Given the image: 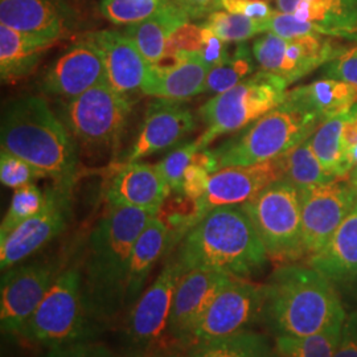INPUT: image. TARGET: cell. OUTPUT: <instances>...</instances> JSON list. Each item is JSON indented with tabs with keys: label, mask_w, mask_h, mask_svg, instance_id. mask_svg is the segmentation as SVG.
<instances>
[{
	"label": "cell",
	"mask_w": 357,
	"mask_h": 357,
	"mask_svg": "<svg viewBox=\"0 0 357 357\" xmlns=\"http://www.w3.org/2000/svg\"><path fill=\"white\" fill-rule=\"evenodd\" d=\"M230 278L231 275L197 268L181 275L174 295L167 330L174 340L191 343L199 321Z\"/></svg>",
	"instance_id": "18"
},
{
	"label": "cell",
	"mask_w": 357,
	"mask_h": 357,
	"mask_svg": "<svg viewBox=\"0 0 357 357\" xmlns=\"http://www.w3.org/2000/svg\"><path fill=\"white\" fill-rule=\"evenodd\" d=\"M197 151H199V147L196 142H192L167 155L166 158L158 165L171 191L175 193H183V178H184L185 169L191 165L192 158Z\"/></svg>",
	"instance_id": "41"
},
{
	"label": "cell",
	"mask_w": 357,
	"mask_h": 357,
	"mask_svg": "<svg viewBox=\"0 0 357 357\" xmlns=\"http://www.w3.org/2000/svg\"><path fill=\"white\" fill-rule=\"evenodd\" d=\"M349 178H351V181H352V184L355 185V188H356L357 191V168L356 169H354V171H352V174H351Z\"/></svg>",
	"instance_id": "51"
},
{
	"label": "cell",
	"mask_w": 357,
	"mask_h": 357,
	"mask_svg": "<svg viewBox=\"0 0 357 357\" xmlns=\"http://www.w3.org/2000/svg\"><path fill=\"white\" fill-rule=\"evenodd\" d=\"M268 259L241 205L209 211L181 240L176 255L184 273L197 268L246 280L261 274Z\"/></svg>",
	"instance_id": "3"
},
{
	"label": "cell",
	"mask_w": 357,
	"mask_h": 357,
	"mask_svg": "<svg viewBox=\"0 0 357 357\" xmlns=\"http://www.w3.org/2000/svg\"><path fill=\"white\" fill-rule=\"evenodd\" d=\"M59 274V265L52 261H35L4 271L0 284L3 333L17 335L22 331Z\"/></svg>",
	"instance_id": "13"
},
{
	"label": "cell",
	"mask_w": 357,
	"mask_h": 357,
	"mask_svg": "<svg viewBox=\"0 0 357 357\" xmlns=\"http://www.w3.org/2000/svg\"><path fill=\"white\" fill-rule=\"evenodd\" d=\"M0 143L1 150L20 156L70 195L77 176L76 149L64 122L41 97L26 96L6 106Z\"/></svg>",
	"instance_id": "4"
},
{
	"label": "cell",
	"mask_w": 357,
	"mask_h": 357,
	"mask_svg": "<svg viewBox=\"0 0 357 357\" xmlns=\"http://www.w3.org/2000/svg\"><path fill=\"white\" fill-rule=\"evenodd\" d=\"M169 0H102L101 13L116 26H132L153 16Z\"/></svg>",
	"instance_id": "38"
},
{
	"label": "cell",
	"mask_w": 357,
	"mask_h": 357,
	"mask_svg": "<svg viewBox=\"0 0 357 357\" xmlns=\"http://www.w3.org/2000/svg\"><path fill=\"white\" fill-rule=\"evenodd\" d=\"M203 26L211 29L225 43H243L262 32L261 22L243 15L217 10L211 13Z\"/></svg>",
	"instance_id": "37"
},
{
	"label": "cell",
	"mask_w": 357,
	"mask_h": 357,
	"mask_svg": "<svg viewBox=\"0 0 357 357\" xmlns=\"http://www.w3.org/2000/svg\"><path fill=\"white\" fill-rule=\"evenodd\" d=\"M344 114L336 115L321 122L310 137L311 146L320 163L337 178H348L343 165L342 132L344 126Z\"/></svg>",
	"instance_id": "34"
},
{
	"label": "cell",
	"mask_w": 357,
	"mask_h": 357,
	"mask_svg": "<svg viewBox=\"0 0 357 357\" xmlns=\"http://www.w3.org/2000/svg\"><path fill=\"white\" fill-rule=\"evenodd\" d=\"M241 206L252 220L268 259L282 265L305 259L301 193L291 183L281 178Z\"/></svg>",
	"instance_id": "8"
},
{
	"label": "cell",
	"mask_w": 357,
	"mask_h": 357,
	"mask_svg": "<svg viewBox=\"0 0 357 357\" xmlns=\"http://www.w3.org/2000/svg\"><path fill=\"white\" fill-rule=\"evenodd\" d=\"M281 178L282 155L258 165L222 168L211 175L208 190L199 199L202 213L205 216L215 208L245 204Z\"/></svg>",
	"instance_id": "17"
},
{
	"label": "cell",
	"mask_w": 357,
	"mask_h": 357,
	"mask_svg": "<svg viewBox=\"0 0 357 357\" xmlns=\"http://www.w3.org/2000/svg\"><path fill=\"white\" fill-rule=\"evenodd\" d=\"M320 123L318 115L286 97L284 102L258 118L243 134L212 150L217 171L275 159L306 141Z\"/></svg>",
	"instance_id": "5"
},
{
	"label": "cell",
	"mask_w": 357,
	"mask_h": 357,
	"mask_svg": "<svg viewBox=\"0 0 357 357\" xmlns=\"http://www.w3.org/2000/svg\"><path fill=\"white\" fill-rule=\"evenodd\" d=\"M86 36L102 53L107 84L115 91L130 98L131 94L143 90L153 65L125 33L98 31Z\"/></svg>",
	"instance_id": "19"
},
{
	"label": "cell",
	"mask_w": 357,
	"mask_h": 357,
	"mask_svg": "<svg viewBox=\"0 0 357 357\" xmlns=\"http://www.w3.org/2000/svg\"><path fill=\"white\" fill-rule=\"evenodd\" d=\"M45 204L38 215L28 218L6 238L0 240L1 271L35 255L65 229L69 218L70 195L56 187L45 191Z\"/></svg>",
	"instance_id": "15"
},
{
	"label": "cell",
	"mask_w": 357,
	"mask_h": 357,
	"mask_svg": "<svg viewBox=\"0 0 357 357\" xmlns=\"http://www.w3.org/2000/svg\"><path fill=\"white\" fill-rule=\"evenodd\" d=\"M130 113V98L103 82L65 103L63 119L77 141L88 147H107L121 137Z\"/></svg>",
	"instance_id": "9"
},
{
	"label": "cell",
	"mask_w": 357,
	"mask_h": 357,
	"mask_svg": "<svg viewBox=\"0 0 357 357\" xmlns=\"http://www.w3.org/2000/svg\"><path fill=\"white\" fill-rule=\"evenodd\" d=\"M255 72V54L245 44L238 43L236 50L227 56V59L212 68L206 77L204 93L220 94L231 89L246 77Z\"/></svg>",
	"instance_id": "33"
},
{
	"label": "cell",
	"mask_w": 357,
	"mask_h": 357,
	"mask_svg": "<svg viewBox=\"0 0 357 357\" xmlns=\"http://www.w3.org/2000/svg\"><path fill=\"white\" fill-rule=\"evenodd\" d=\"M45 357H119L112 348L94 340L51 347Z\"/></svg>",
	"instance_id": "42"
},
{
	"label": "cell",
	"mask_w": 357,
	"mask_h": 357,
	"mask_svg": "<svg viewBox=\"0 0 357 357\" xmlns=\"http://www.w3.org/2000/svg\"><path fill=\"white\" fill-rule=\"evenodd\" d=\"M56 43L0 24V76L4 82L28 76Z\"/></svg>",
	"instance_id": "27"
},
{
	"label": "cell",
	"mask_w": 357,
	"mask_h": 357,
	"mask_svg": "<svg viewBox=\"0 0 357 357\" xmlns=\"http://www.w3.org/2000/svg\"><path fill=\"white\" fill-rule=\"evenodd\" d=\"M286 97L305 106L319 116L320 122H324L336 115L344 114L357 102V88L327 77L290 90Z\"/></svg>",
	"instance_id": "28"
},
{
	"label": "cell",
	"mask_w": 357,
	"mask_h": 357,
	"mask_svg": "<svg viewBox=\"0 0 357 357\" xmlns=\"http://www.w3.org/2000/svg\"><path fill=\"white\" fill-rule=\"evenodd\" d=\"M47 178L44 172L32 166L20 156L1 150L0 155V180L1 184L17 190L26 187L28 184H35V180Z\"/></svg>",
	"instance_id": "39"
},
{
	"label": "cell",
	"mask_w": 357,
	"mask_h": 357,
	"mask_svg": "<svg viewBox=\"0 0 357 357\" xmlns=\"http://www.w3.org/2000/svg\"><path fill=\"white\" fill-rule=\"evenodd\" d=\"M73 17L61 0H0V24L57 43L72 32Z\"/></svg>",
	"instance_id": "20"
},
{
	"label": "cell",
	"mask_w": 357,
	"mask_h": 357,
	"mask_svg": "<svg viewBox=\"0 0 357 357\" xmlns=\"http://www.w3.org/2000/svg\"><path fill=\"white\" fill-rule=\"evenodd\" d=\"M306 265L335 284L357 281V203L324 248L307 258Z\"/></svg>",
	"instance_id": "23"
},
{
	"label": "cell",
	"mask_w": 357,
	"mask_h": 357,
	"mask_svg": "<svg viewBox=\"0 0 357 357\" xmlns=\"http://www.w3.org/2000/svg\"><path fill=\"white\" fill-rule=\"evenodd\" d=\"M156 216L165 222L168 230V249L181 243L187 233L204 217L199 200L183 193L169 195Z\"/></svg>",
	"instance_id": "35"
},
{
	"label": "cell",
	"mask_w": 357,
	"mask_h": 357,
	"mask_svg": "<svg viewBox=\"0 0 357 357\" xmlns=\"http://www.w3.org/2000/svg\"><path fill=\"white\" fill-rule=\"evenodd\" d=\"M274 357H280V355L277 354V351H275V355H274Z\"/></svg>",
	"instance_id": "52"
},
{
	"label": "cell",
	"mask_w": 357,
	"mask_h": 357,
	"mask_svg": "<svg viewBox=\"0 0 357 357\" xmlns=\"http://www.w3.org/2000/svg\"><path fill=\"white\" fill-rule=\"evenodd\" d=\"M45 192L35 184L15 190L10 208L0 225V240L6 238L28 218L38 215L45 204Z\"/></svg>",
	"instance_id": "36"
},
{
	"label": "cell",
	"mask_w": 357,
	"mask_h": 357,
	"mask_svg": "<svg viewBox=\"0 0 357 357\" xmlns=\"http://www.w3.org/2000/svg\"><path fill=\"white\" fill-rule=\"evenodd\" d=\"M101 326L85 302L84 275L76 268L61 271L36 311L17 335L33 344L54 347L94 340Z\"/></svg>",
	"instance_id": "6"
},
{
	"label": "cell",
	"mask_w": 357,
	"mask_h": 357,
	"mask_svg": "<svg viewBox=\"0 0 357 357\" xmlns=\"http://www.w3.org/2000/svg\"><path fill=\"white\" fill-rule=\"evenodd\" d=\"M278 11L293 13L301 20L327 31L357 26V0H275Z\"/></svg>",
	"instance_id": "29"
},
{
	"label": "cell",
	"mask_w": 357,
	"mask_h": 357,
	"mask_svg": "<svg viewBox=\"0 0 357 357\" xmlns=\"http://www.w3.org/2000/svg\"><path fill=\"white\" fill-rule=\"evenodd\" d=\"M171 192L158 165L132 162L112 180L107 200L110 204L138 208L156 216Z\"/></svg>",
	"instance_id": "22"
},
{
	"label": "cell",
	"mask_w": 357,
	"mask_h": 357,
	"mask_svg": "<svg viewBox=\"0 0 357 357\" xmlns=\"http://www.w3.org/2000/svg\"><path fill=\"white\" fill-rule=\"evenodd\" d=\"M227 44L228 43L218 38L211 29L203 26V47L199 53L202 54V59L209 70L216 65L221 64L229 54Z\"/></svg>",
	"instance_id": "45"
},
{
	"label": "cell",
	"mask_w": 357,
	"mask_h": 357,
	"mask_svg": "<svg viewBox=\"0 0 357 357\" xmlns=\"http://www.w3.org/2000/svg\"><path fill=\"white\" fill-rule=\"evenodd\" d=\"M299 193L306 261L324 248L354 209L357 203V191L351 178H337L327 184L299 190Z\"/></svg>",
	"instance_id": "12"
},
{
	"label": "cell",
	"mask_w": 357,
	"mask_h": 357,
	"mask_svg": "<svg viewBox=\"0 0 357 357\" xmlns=\"http://www.w3.org/2000/svg\"><path fill=\"white\" fill-rule=\"evenodd\" d=\"M188 22L190 17L187 13L174 0H169L163 8L149 19L128 26L123 33L138 47L144 59L153 66L163 57L167 40L178 28Z\"/></svg>",
	"instance_id": "26"
},
{
	"label": "cell",
	"mask_w": 357,
	"mask_h": 357,
	"mask_svg": "<svg viewBox=\"0 0 357 357\" xmlns=\"http://www.w3.org/2000/svg\"><path fill=\"white\" fill-rule=\"evenodd\" d=\"M324 73L328 78L344 81L357 88V45L340 52L326 64Z\"/></svg>",
	"instance_id": "43"
},
{
	"label": "cell",
	"mask_w": 357,
	"mask_h": 357,
	"mask_svg": "<svg viewBox=\"0 0 357 357\" xmlns=\"http://www.w3.org/2000/svg\"><path fill=\"white\" fill-rule=\"evenodd\" d=\"M107 82L102 53L88 36L61 54L43 77V91L72 101L88 90Z\"/></svg>",
	"instance_id": "16"
},
{
	"label": "cell",
	"mask_w": 357,
	"mask_h": 357,
	"mask_svg": "<svg viewBox=\"0 0 357 357\" xmlns=\"http://www.w3.org/2000/svg\"><path fill=\"white\" fill-rule=\"evenodd\" d=\"M184 270L178 261L167 264L153 284L132 305L126 320V340L131 351H144L168 330L172 301Z\"/></svg>",
	"instance_id": "14"
},
{
	"label": "cell",
	"mask_w": 357,
	"mask_h": 357,
	"mask_svg": "<svg viewBox=\"0 0 357 357\" xmlns=\"http://www.w3.org/2000/svg\"><path fill=\"white\" fill-rule=\"evenodd\" d=\"M283 178L298 190L317 187L337 180L335 175L320 163L310 138L301 142L290 151L282 155Z\"/></svg>",
	"instance_id": "30"
},
{
	"label": "cell",
	"mask_w": 357,
	"mask_h": 357,
	"mask_svg": "<svg viewBox=\"0 0 357 357\" xmlns=\"http://www.w3.org/2000/svg\"><path fill=\"white\" fill-rule=\"evenodd\" d=\"M326 36L347 38V40H352L357 43V26H352V28H344V29H331V31L326 32Z\"/></svg>",
	"instance_id": "50"
},
{
	"label": "cell",
	"mask_w": 357,
	"mask_h": 357,
	"mask_svg": "<svg viewBox=\"0 0 357 357\" xmlns=\"http://www.w3.org/2000/svg\"><path fill=\"white\" fill-rule=\"evenodd\" d=\"M153 216L138 208L110 204L90 234L84 294L90 315L100 326L126 307L132 248Z\"/></svg>",
	"instance_id": "1"
},
{
	"label": "cell",
	"mask_w": 357,
	"mask_h": 357,
	"mask_svg": "<svg viewBox=\"0 0 357 357\" xmlns=\"http://www.w3.org/2000/svg\"><path fill=\"white\" fill-rule=\"evenodd\" d=\"M193 128L195 116L188 107L175 101H156L146 112L141 132L128 153V163L176 144Z\"/></svg>",
	"instance_id": "21"
},
{
	"label": "cell",
	"mask_w": 357,
	"mask_h": 357,
	"mask_svg": "<svg viewBox=\"0 0 357 357\" xmlns=\"http://www.w3.org/2000/svg\"><path fill=\"white\" fill-rule=\"evenodd\" d=\"M211 175L212 174L204 167L191 163L183 178V195L196 200L202 199L208 190Z\"/></svg>",
	"instance_id": "46"
},
{
	"label": "cell",
	"mask_w": 357,
	"mask_h": 357,
	"mask_svg": "<svg viewBox=\"0 0 357 357\" xmlns=\"http://www.w3.org/2000/svg\"><path fill=\"white\" fill-rule=\"evenodd\" d=\"M262 32H271L284 38H303L310 35H321V26L305 22L293 13L274 11V13L261 22Z\"/></svg>",
	"instance_id": "40"
},
{
	"label": "cell",
	"mask_w": 357,
	"mask_h": 357,
	"mask_svg": "<svg viewBox=\"0 0 357 357\" xmlns=\"http://www.w3.org/2000/svg\"><path fill=\"white\" fill-rule=\"evenodd\" d=\"M264 284L231 277L218 291L192 335V344L208 343L250 330L261 321Z\"/></svg>",
	"instance_id": "11"
},
{
	"label": "cell",
	"mask_w": 357,
	"mask_h": 357,
	"mask_svg": "<svg viewBox=\"0 0 357 357\" xmlns=\"http://www.w3.org/2000/svg\"><path fill=\"white\" fill-rule=\"evenodd\" d=\"M333 357H357V310L347 315L343 337Z\"/></svg>",
	"instance_id": "47"
},
{
	"label": "cell",
	"mask_w": 357,
	"mask_h": 357,
	"mask_svg": "<svg viewBox=\"0 0 357 357\" xmlns=\"http://www.w3.org/2000/svg\"><path fill=\"white\" fill-rule=\"evenodd\" d=\"M355 146H357V102L345 113L344 126L342 132L343 165H344L345 153Z\"/></svg>",
	"instance_id": "49"
},
{
	"label": "cell",
	"mask_w": 357,
	"mask_h": 357,
	"mask_svg": "<svg viewBox=\"0 0 357 357\" xmlns=\"http://www.w3.org/2000/svg\"><path fill=\"white\" fill-rule=\"evenodd\" d=\"M206 68L199 52H187L184 59L166 70L151 68L142 93L158 100L181 102L204 93Z\"/></svg>",
	"instance_id": "24"
},
{
	"label": "cell",
	"mask_w": 357,
	"mask_h": 357,
	"mask_svg": "<svg viewBox=\"0 0 357 357\" xmlns=\"http://www.w3.org/2000/svg\"><path fill=\"white\" fill-rule=\"evenodd\" d=\"M343 323L305 337L278 336L275 351L280 357H333L343 337Z\"/></svg>",
	"instance_id": "32"
},
{
	"label": "cell",
	"mask_w": 357,
	"mask_h": 357,
	"mask_svg": "<svg viewBox=\"0 0 357 357\" xmlns=\"http://www.w3.org/2000/svg\"><path fill=\"white\" fill-rule=\"evenodd\" d=\"M168 250V230L165 222L153 216L134 243L126 287V307L132 306L141 296L153 265Z\"/></svg>",
	"instance_id": "25"
},
{
	"label": "cell",
	"mask_w": 357,
	"mask_h": 357,
	"mask_svg": "<svg viewBox=\"0 0 357 357\" xmlns=\"http://www.w3.org/2000/svg\"><path fill=\"white\" fill-rule=\"evenodd\" d=\"M287 86L281 77L259 70L212 97L200 109L205 130L195 141L199 150H204L221 135L243 130L278 107L286 100Z\"/></svg>",
	"instance_id": "7"
},
{
	"label": "cell",
	"mask_w": 357,
	"mask_h": 357,
	"mask_svg": "<svg viewBox=\"0 0 357 357\" xmlns=\"http://www.w3.org/2000/svg\"><path fill=\"white\" fill-rule=\"evenodd\" d=\"M221 8L224 11L243 15L258 22L266 20L274 13L268 0H222Z\"/></svg>",
	"instance_id": "44"
},
{
	"label": "cell",
	"mask_w": 357,
	"mask_h": 357,
	"mask_svg": "<svg viewBox=\"0 0 357 357\" xmlns=\"http://www.w3.org/2000/svg\"><path fill=\"white\" fill-rule=\"evenodd\" d=\"M343 50L323 35L284 38L271 32L257 38L252 48L261 70L281 77L287 85L328 64Z\"/></svg>",
	"instance_id": "10"
},
{
	"label": "cell",
	"mask_w": 357,
	"mask_h": 357,
	"mask_svg": "<svg viewBox=\"0 0 357 357\" xmlns=\"http://www.w3.org/2000/svg\"><path fill=\"white\" fill-rule=\"evenodd\" d=\"M268 336L246 330L208 343L193 345L191 357H274Z\"/></svg>",
	"instance_id": "31"
},
{
	"label": "cell",
	"mask_w": 357,
	"mask_h": 357,
	"mask_svg": "<svg viewBox=\"0 0 357 357\" xmlns=\"http://www.w3.org/2000/svg\"><path fill=\"white\" fill-rule=\"evenodd\" d=\"M264 291L261 321L275 337H305L347 319L335 283L308 265H282Z\"/></svg>",
	"instance_id": "2"
},
{
	"label": "cell",
	"mask_w": 357,
	"mask_h": 357,
	"mask_svg": "<svg viewBox=\"0 0 357 357\" xmlns=\"http://www.w3.org/2000/svg\"><path fill=\"white\" fill-rule=\"evenodd\" d=\"M178 7L187 13L190 20L208 17L221 8L222 0H174Z\"/></svg>",
	"instance_id": "48"
}]
</instances>
